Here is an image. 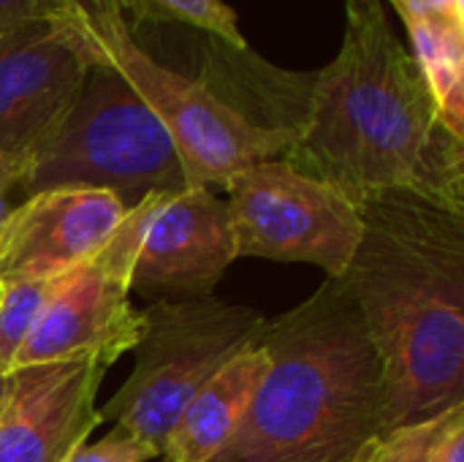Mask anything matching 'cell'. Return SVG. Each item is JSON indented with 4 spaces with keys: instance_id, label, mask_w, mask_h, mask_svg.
<instances>
[{
    "instance_id": "19",
    "label": "cell",
    "mask_w": 464,
    "mask_h": 462,
    "mask_svg": "<svg viewBox=\"0 0 464 462\" xmlns=\"http://www.w3.org/2000/svg\"><path fill=\"white\" fill-rule=\"evenodd\" d=\"M155 457H158V452L147 441L133 438L122 430H114L106 438H101L98 444L76 447L65 462H147Z\"/></svg>"
},
{
    "instance_id": "14",
    "label": "cell",
    "mask_w": 464,
    "mask_h": 462,
    "mask_svg": "<svg viewBox=\"0 0 464 462\" xmlns=\"http://www.w3.org/2000/svg\"><path fill=\"white\" fill-rule=\"evenodd\" d=\"M443 125L464 142V0H397Z\"/></svg>"
},
{
    "instance_id": "10",
    "label": "cell",
    "mask_w": 464,
    "mask_h": 462,
    "mask_svg": "<svg viewBox=\"0 0 464 462\" xmlns=\"http://www.w3.org/2000/svg\"><path fill=\"white\" fill-rule=\"evenodd\" d=\"M237 259L234 226L226 199L209 188L155 193L130 289L150 302L212 297Z\"/></svg>"
},
{
    "instance_id": "11",
    "label": "cell",
    "mask_w": 464,
    "mask_h": 462,
    "mask_svg": "<svg viewBox=\"0 0 464 462\" xmlns=\"http://www.w3.org/2000/svg\"><path fill=\"white\" fill-rule=\"evenodd\" d=\"M106 368L63 359L14 368L0 411V462H65L101 425L95 395Z\"/></svg>"
},
{
    "instance_id": "20",
    "label": "cell",
    "mask_w": 464,
    "mask_h": 462,
    "mask_svg": "<svg viewBox=\"0 0 464 462\" xmlns=\"http://www.w3.org/2000/svg\"><path fill=\"white\" fill-rule=\"evenodd\" d=\"M30 19H63L76 27L63 0H0V33Z\"/></svg>"
},
{
    "instance_id": "13",
    "label": "cell",
    "mask_w": 464,
    "mask_h": 462,
    "mask_svg": "<svg viewBox=\"0 0 464 462\" xmlns=\"http://www.w3.org/2000/svg\"><path fill=\"white\" fill-rule=\"evenodd\" d=\"M264 373L266 354L261 346L231 359L185 406L160 457L171 462L212 460L234 438Z\"/></svg>"
},
{
    "instance_id": "9",
    "label": "cell",
    "mask_w": 464,
    "mask_h": 462,
    "mask_svg": "<svg viewBox=\"0 0 464 462\" xmlns=\"http://www.w3.org/2000/svg\"><path fill=\"white\" fill-rule=\"evenodd\" d=\"M90 68L71 22L30 19L0 33V152L30 158L73 109Z\"/></svg>"
},
{
    "instance_id": "22",
    "label": "cell",
    "mask_w": 464,
    "mask_h": 462,
    "mask_svg": "<svg viewBox=\"0 0 464 462\" xmlns=\"http://www.w3.org/2000/svg\"><path fill=\"white\" fill-rule=\"evenodd\" d=\"M432 462H464V408H459L438 438Z\"/></svg>"
},
{
    "instance_id": "7",
    "label": "cell",
    "mask_w": 464,
    "mask_h": 462,
    "mask_svg": "<svg viewBox=\"0 0 464 462\" xmlns=\"http://www.w3.org/2000/svg\"><path fill=\"white\" fill-rule=\"evenodd\" d=\"M237 259L315 264L343 278L362 240V212L343 191L296 172L283 158L242 169L226 182Z\"/></svg>"
},
{
    "instance_id": "2",
    "label": "cell",
    "mask_w": 464,
    "mask_h": 462,
    "mask_svg": "<svg viewBox=\"0 0 464 462\" xmlns=\"http://www.w3.org/2000/svg\"><path fill=\"white\" fill-rule=\"evenodd\" d=\"M362 240L340 280L383 368V428L464 406V212L411 193L359 202Z\"/></svg>"
},
{
    "instance_id": "6",
    "label": "cell",
    "mask_w": 464,
    "mask_h": 462,
    "mask_svg": "<svg viewBox=\"0 0 464 462\" xmlns=\"http://www.w3.org/2000/svg\"><path fill=\"white\" fill-rule=\"evenodd\" d=\"M98 65L114 68L160 120L188 188H226L234 174L283 158L291 144V131L256 123L207 82L160 65L136 44L130 25L101 44Z\"/></svg>"
},
{
    "instance_id": "4",
    "label": "cell",
    "mask_w": 464,
    "mask_h": 462,
    "mask_svg": "<svg viewBox=\"0 0 464 462\" xmlns=\"http://www.w3.org/2000/svg\"><path fill=\"white\" fill-rule=\"evenodd\" d=\"M54 188L109 191L125 207L188 188L166 128L109 65L90 68L68 117L27 158L22 193Z\"/></svg>"
},
{
    "instance_id": "25",
    "label": "cell",
    "mask_w": 464,
    "mask_h": 462,
    "mask_svg": "<svg viewBox=\"0 0 464 462\" xmlns=\"http://www.w3.org/2000/svg\"><path fill=\"white\" fill-rule=\"evenodd\" d=\"M163 462H171V460H163Z\"/></svg>"
},
{
    "instance_id": "5",
    "label": "cell",
    "mask_w": 464,
    "mask_h": 462,
    "mask_svg": "<svg viewBox=\"0 0 464 462\" xmlns=\"http://www.w3.org/2000/svg\"><path fill=\"white\" fill-rule=\"evenodd\" d=\"M136 368L98 411L117 430L147 441L158 457L185 406L231 359L258 349L269 319L247 305L215 297L150 302Z\"/></svg>"
},
{
    "instance_id": "18",
    "label": "cell",
    "mask_w": 464,
    "mask_h": 462,
    "mask_svg": "<svg viewBox=\"0 0 464 462\" xmlns=\"http://www.w3.org/2000/svg\"><path fill=\"white\" fill-rule=\"evenodd\" d=\"M65 8L71 11L84 44H87V52H90V60L92 65H98V49L101 44L125 22L122 16V8L117 0H63Z\"/></svg>"
},
{
    "instance_id": "12",
    "label": "cell",
    "mask_w": 464,
    "mask_h": 462,
    "mask_svg": "<svg viewBox=\"0 0 464 462\" xmlns=\"http://www.w3.org/2000/svg\"><path fill=\"white\" fill-rule=\"evenodd\" d=\"M128 210L114 193L92 188L24 196L0 223V286L68 275L103 248Z\"/></svg>"
},
{
    "instance_id": "17",
    "label": "cell",
    "mask_w": 464,
    "mask_h": 462,
    "mask_svg": "<svg viewBox=\"0 0 464 462\" xmlns=\"http://www.w3.org/2000/svg\"><path fill=\"white\" fill-rule=\"evenodd\" d=\"M459 408H464V406H459ZM459 408H451V411H446L435 419H427V422L383 430L351 462H432L438 438L443 436L446 425L451 422V417Z\"/></svg>"
},
{
    "instance_id": "8",
    "label": "cell",
    "mask_w": 464,
    "mask_h": 462,
    "mask_svg": "<svg viewBox=\"0 0 464 462\" xmlns=\"http://www.w3.org/2000/svg\"><path fill=\"white\" fill-rule=\"evenodd\" d=\"M152 196L128 210L101 251L57 280L14 368L63 359H95L109 368L139 346L144 313L130 305V272Z\"/></svg>"
},
{
    "instance_id": "24",
    "label": "cell",
    "mask_w": 464,
    "mask_h": 462,
    "mask_svg": "<svg viewBox=\"0 0 464 462\" xmlns=\"http://www.w3.org/2000/svg\"><path fill=\"white\" fill-rule=\"evenodd\" d=\"M392 3H397V0H392Z\"/></svg>"
},
{
    "instance_id": "21",
    "label": "cell",
    "mask_w": 464,
    "mask_h": 462,
    "mask_svg": "<svg viewBox=\"0 0 464 462\" xmlns=\"http://www.w3.org/2000/svg\"><path fill=\"white\" fill-rule=\"evenodd\" d=\"M27 174V158H16V155H3L0 152V223L8 218V212L14 210L11 204V193L22 191V180Z\"/></svg>"
},
{
    "instance_id": "1",
    "label": "cell",
    "mask_w": 464,
    "mask_h": 462,
    "mask_svg": "<svg viewBox=\"0 0 464 462\" xmlns=\"http://www.w3.org/2000/svg\"><path fill=\"white\" fill-rule=\"evenodd\" d=\"M337 57L313 76H291V144L283 161L356 204L411 193L464 212V142L394 33L381 0H345Z\"/></svg>"
},
{
    "instance_id": "3",
    "label": "cell",
    "mask_w": 464,
    "mask_h": 462,
    "mask_svg": "<svg viewBox=\"0 0 464 462\" xmlns=\"http://www.w3.org/2000/svg\"><path fill=\"white\" fill-rule=\"evenodd\" d=\"M261 349L266 373L209 462H351L386 430L383 368L340 280L269 319Z\"/></svg>"
},
{
    "instance_id": "23",
    "label": "cell",
    "mask_w": 464,
    "mask_h": 462,
    "mask_svg": "<svg viewBox=\"0 0 464 462\" xmlns=\"http://www.w3.org/2000/svg\"><path fill=\"white\" fill-rule=\"evenodd\" d=\"M5 376L8 373H0V411H3V400H5Z\"/></svg>"
},
{
    "instance_id": "15",
    "label": "cell",
    "mask_w": 464,
    "mask_h": 462,
    "mask_svg": "<svg viewBox=\"0 0 464 462\" xmlns=\"http://www.w3.org/2000/svg\"><path fill=\"white\" fill-rule=\"evenodd\" d=\"M122 16L152 19V22H179L207 35L218 38L234 52H247V41L239 33L237 11L223 0H117Z\"/></svg>"
},
{
    "instance_id": "16",
    "label": "cell",
    "mask_w": 464,
    "mask_h": 462,
    "mask_svg": "<svg viewBox=\"0 0 464 462\" xmlns=\"http://www.w3.org/2000/svg\"><path fill=\"white\" fill-rule=\"evenodd\" d=\"M54 280H27L0 286V373H11L24 340L35 329L54 286Z\"/></svg>"
}]
</instances>
